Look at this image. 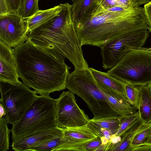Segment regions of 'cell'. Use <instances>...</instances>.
Listing matches in <instances>:
<instances>
[{"label": "cell", "mask_w": 151, "mask_h": 151, "mask_svg": "<svg viewBox=\"0 0 151 151\" xmlns=\"http://www.w3.org/2000/svg\"><path fill=\"white\" fill-rule=\"evenodd\" d=\"M73 22L82 46L101 47L127 33L150 29L144 7H106L97 0Z\"/></svg>", "instance_id": "cell-1"}, {"label": "cell", "mask_w": 151, "mask_h": 151, "mask_svg": "<svg viewBox=\"0 0 151 151\" xmlns=\"http://www.w3.org/2000/svg\"><path fill=\"white\" fill-rule=\"evenodd\" d=\"M13 49L19 78L37 94L49 96L66 88L71 68L60 53L43 49L28 41Z\"/></svg>", "instance_id": "cell-2"}, {"label": "cell", "mask_w": 151, "mask_h": 151, "mask_svg": "<svg viewBox=\"0 0 151 151\" xmlns=\"http://www.w3.org/2000/svg\"><path fill=\"white\" fill-rule=\"evenodd\" d=\"M71 7L67 3L59 15L28 32L27 41L60 53L72 63L74 70H85L89 67L72 19Z\"/></svg>", "instance_id": "cell-3"}, {"label": "cell", "mask_w": 151, "mask_h": 151, "mask_svg": "<svg viewBox=\"0 0 151 151\" xmlns=\"http://www.w3.org/2000/svg\"><path fill=\"white\" fill-rule=\"evenodd\" d=\"M66 88L84 100L93 114L92 120L122 116L111 107L105 94L98 86L89 68L74 70L70 73Z\"/></svg>", "instance_id": "cell-4"}, {"label": "cell", "mask_w": 151, "mask_h": 151, "mask_svg": "<svg viewBox=\"0 0 151 151\" xmlns=\"http://www.w3.org/2000/svg\"><path fill=\"white\" fill-rule=\"evenodd\" d=\"M56 101L49 96H38L20 119L12 125V142L57 127Z\"/></svg>", "instance_id": "cell-5"}, {"label": "cell", "mask_w": 151, "mask_h": 151, "mask_svg": "<svg viewBox=\"0 0 151 151\" xmlns=\"http://www.w3.org/2000/svg\"><path fill=\"white\" fill-rule=\"evenodd\" d=\"M107 72L126 83L148 85L151 82V53L145 48L131 50Z\"/></svg>", "instance_id": "cell-6"}, {"label": "cell", "mask_w": 151, "mask_h": 151, "mask_svg": "<svg viewBox=\"0 0 151 151\" xmlns=\"http://www.w3.org/2000/svg\"><path fill=\"white\" fill-rule=\"evenodd\" d=\"M22 83L14 84L0 81V103L4 107L8 124L19 121L38 97Z\"/></svg>", "instance_id": "cell-7"}, {"label": "cell", "mask_w": 151, "mask_h": 151, "mask_svg": "<svg viewBox=\"0 0 151 151\" xmlns=\"http://www.w3.org/2000/svg\"><path fill=\"white\" fill-rule=\"evenodd\" d=\"M149 30L133 31L114 39L101 47L103 68L111 69L129 51L142 48L149 35Z\"/></svg>", "instance_id": "cell-8"}, {"label": "cell", "mask_w": 151, "mask_h": 151, "mask_svg": "<svg viewBox=\"0 0 151 151\" xmlns=\"http://www.w3.org/2000/svg\"><path fill=\"white\" fill-rule=\"evenodd\" d=\"M55 110L57 126L60 128L82 126L90 119L77 104L74 94L69 91L63 92L57 99Z\"/></svg>", "instance_id": "cell-9"}, {"label": "cell", "mask_w": 151, "mask_h": 151, "mask_svg": "<svg viewBox=\"0 0 151 151\" xmlns=\"http://www.w3.org/2000/svg\"><path fill=\"white\" fill-rule=\"evenodd\" d=\"M28 33L27 19L18 13L0 15V40L15 48L25 42Z\"/></svg>", "instance_id": "cell-10"}, {"label": "cell", "mask_w": 151, "mask_h": 151, "mask_svg": "<svg viewBox=\"0 0 151 151\" xmlns=\"http://www.w3.org/2000/svg\"><path fill=\"white\" fill-rule=\"evenodd\" d=\"M97 137L87 124L63 128V135L59 144L53 151H84L85 144Z\"/></svg>", "instance_id": "cell-11"}, {"label": "cell", "mask_w": 151, "mask_h": 151, "mask_svg": "<svg viewBox=\"0 0 151 151\" xmlns=\"http://www.w3.org/2000/svg\"><path fill=\"white\" fill-rule=\"evenodd\" d=\"M19 78L13 48L0 40V81L18 84Z\"/></svg>", "instance_id": "cell-12"}, {"label": "cell", "mask_w": 151, "mask_h": 151, "mask_svg": "<svg viewBox=\"0 0 151 151\" xmlns=\"http://www.w3.org/2000/svg\"><path fill=\"white\" fill-rule=\"evenodd\" d=\"M63 128L56 127L37 133L18 141L12 142L11 146L16 151L31 150L50 139L63 135Z\"/></svg>", "instance_id": "cell-13"}, {"label": "cell", "mask_w": 151, "mask_h": 151, "mask_svg": "<svg viewBox=\"0 0 151 151\" xmlns=\"http://www.w3.org/2000/svg\"><path fill=\"white\" fill-rule=\"evenodd\" d=\"M96 83L105 94L111 107L121 116H127L137 111V110L130 104L125 96Z\"/></svg>", "instance_id": "cell-14"}, {"label": "cell", "mask_w": 151, "mask_h": 151, "mask_svg": "<svg viewBox=\"0 0 151 151\" xmlns=\"http://www.w3.org/2000/svg\"><path fill=\"white\" fill-rule=\"evenodd\" d=\"M140 118L118 137L116 143L107 144L105 145V151H131V144L137 133L144 124Z\"/></svg>", "instance_id": "cell-15"}, {"label": "cell", "mask_w": 151, "mask_h": 151, "mask_svg": "<svg viewBox=\"0 0 151 151\" xmlns=\"http://www.w3.org/2000/svg\"><path fill=\"white\" fill-rule=\"evenodd\" d=\"M67 4V3L60 4L53 8L45 10H40L33 16L27 19L28 32L59 15Z\"/></svg>", "instance_id": "cell-16"}, {"label": "cell", "mask_w": 151, "mask_h": 151, "mask_svg": "<svg viewBox=\"0 0 151 151\" xmlns=\"http://www.w3.org/2000/svg\"><path fill=\"white\" fill-rule=\"evenodd\" d=\"M90 70L96 82L125 95V83L110 75L108 73L99 71L92 68Z\"/></svg>", "instance_id": "cell-17"}, {"label": "cell", "mask_w": 151, "mask_h": 151, "mask_svg": "<svg viewBox=\"0 0 151 151\" xmlns=\"http://www.w3.org/2000/svg\"><path fill=\"white\" fill-rule=\"evenodd\" d=\"M141 95L138 111L144 124L151 123V91L148 85L141 86Z\"/></svg>", "instance_id": "cell-18"}, {"label": "cell", "mask_w": 151, "mask_h": 151, "mask_svg": "<svg viewBox=\"0 0 151 151\" xmlns=\"http://www.w3.org/2000/svg\"><path fill=\"white\" fill-rule=\"evenodd\" d=\"M141 86L126 83L125 84V95L130 104L137 110L141 97Z\"/></svg>", "instance_id": "cell-19"}, {"label": "cell", "mask_w": 151, "mask_h": 151, "mask_svg": "<svg viewBox=\"0 0 151 151\" xmlns=\"http://www.w3.org/2000/svg\"><path fill=\"white\" fill-rule=\"evenodd\" d=\"M122 117L98 120L90 119L89 122L96 126L110 131L114 134L117 132L119 128Z\"/></svg>", "instance_id": "cell-20"}, {"label": "cell", "mask_w": 151, "mask_h": 151, "mask_svg": "<svg viewBox=\"0 0 151 151\" xmlns=\"http://www.w3.org/2000/svg\"><path fill=\"white\" fill-rule=\"evenodd\" d=\"M38 2V0H22L21 8L18 14L24 19H27L40 10Z\"/></svg>", "instance_id": "cell-21"}, {"label": "cell", "mask_w": 151, "mask_h": 151, "mask_svg": "<svg viewBox=\"0 0 151 151\" xmlns=\"http://www.w3.org/2000/svg\"><path fill=\"white\" fill-rule=\"evenodd\" d=\"M151 134V123L144 124L135 135L131 144V151L134 147L143 145Z\"/></svg>", "instance_id": "cell-22"}, {"label": "cell", "mask_w": 151, "mask_h": 151, "mask_svg": "<svg viewBox=\"0 0 151 151\" xmlns=\"http://www.w3.org/2000/svg\"><path fill=\"white\" fill-rule=\"evenodd\" d=\"M8 122L5 117L0 118V151H6L9 148V134Z\"/></svg>", "instance_id": "cell-23"}, {"label": "cell", "mask_w": 151, "mask_h": 151, "mask_svg": "<svg viewBox=\"0 0 151 151\" xmlns=\"http://www.w3.org/2000/svg\"><path fill=\"white\" fill-rule=\"evenodd\" d=\"M139 118V113L138 111L132 114L122 116L120 126L117 132L112 135L111 138L119 137L137 121Z\"/></svg>", "instance_id": "cell-24"}, {"label": "cell", "mask_w": 151, "mask_h": 151, "mask_svg": "<svg viewBox=\"0 0 151 151\" xmlns=\"http://www.w3.org/2000/svg\"><path fill=\"white\" fill-rule=\"evenodd\" d=\"M22 0H0V15L13 12L19 13Z\"/></svg>", "instance_id": "cell-25"}, {"label": "cell", "mask_w": 151, "mask_h": 151, "mask_svg": "<svg viewBox=\"0 0 151 151\" xmlns=\"http://www.w3.org/2000/svg\"><path fill=\"white\" fill-rule=\"evenodd\" d=\"M93 0H78L71 5V18L73 21L80 17L91 4Z\"/></svg>", "instance_id": "cell-26"}, {"label": "cell", "mask_w": 151, "mask_h": 151, "mask_svg": "<svg viewBox=\"0 0 151 151\" xmlns=\"http://www.w3.org/2000/svg\"><path fill=\"white\" fill-rule=\"evenodd\" d=\"M90 129L97 136L99 137L102 141V144L105 145L108 143L114 134L110 131L104 128L96 126L90 122L87 123Z\"/></svg>", "instance_id": "cell-27"}, {"label": "cell", "mask_w": 151, "mask_h": 151, "mask_svg": "<svg viewBox=\"0 0 151 151\" xmlns=\"http://www.w3.org/2000/svg\"><path fill=\"white\" fill-rule=\"evenodd\" d=\"M63 135L54 137L48 139L32 149L30 151H53L58 145Z\"/></svg>", "instance_id": "cell-28"}, {"label": "cell", "mask_w": 151, "mask_h": 151, "mask_svg": "<svg viewBox=\"0 0 151 151\" xmlns=\"http://www.w3.org/2000/svg\"><path fill=\"white\" fill-rule=\"evenodd\" d=\"M103 6L112 7L122 6L134 7L130 0H97Z\"/></svg>", "instance_id": "cell-29"}, {"label": "cell", "mask_w": 151, "mask_h": 151, "mask_svg": "<svg viewBox=\"0 0 151 151\" xmlns=\"http://www.w3.org/2000/svg\"><path fill=\"white\" fill-rule=\"evenodd\" d=\"M102 145V141L101 138L97 136L85 144L84 146V151H99Z\"/></svg>", "instance_id": "cell-30"}, {"label": "cell", "mask_w": 151, "mask_h": 151, "mask_svg": "<svg viewBox=\"0 0 151 151\" xmlns=\"http://www.w3.org/2000/svg\"><path fill=\"white\" fill-rule=\"evenodd\" d=\"M144 5L143 7L145 14L149 26V31L151 32V0Z\"/></svg>", "instance_id": "cell-31"}, {"label": "cell", "mask_w": 151, "mask_h": 151, "mask_svg": "<svg viewBox=\"0 0 151 151\" xmlns=\"http://www.w3.org/2000/svg\"><path fill=\"white\" fill-rule=\"evenodd\" d=\"M132 151H151V145H146L133 148Z\"/></svg>", "instance_id": "cell-32"}, {"label": "cell", "mask_w": 151, "mask_h": 151, "mask_svg": "<svg viewBox=\"0 0 151 151\" xmlns=\"http://www.w3.org/2000/svg\"><path fill=\"white\" fill-rule=\"evenodd\" d=\"M133 7L139 6L142 4H145L149 2L150 0H130Z\"/></svg>", "instance_id": "cell-33"}, {"label": "cell", "mask_w": 151, "mask_h": 151, "mask_svg": "<svg viewBox=\"0 0 151 151\" xmlns=\"http://www.w3.org/2000/svg\"><path fill=\"white\" fill-rule=\"evenodd\" d=\"M6 114L5 109L3 105L0 103V118L3 116H4Z\"/></svg>", "instance_id": "cell-34"}, {"label": "cell", "mask_w": 151, "mask_h": 151, "mask_svg": "<svg viewBox=\"0 0 151 151\" xmlns=\"http://www.w3.org/2000/svg\"><path fill=\"white\" fill-rule=\"evenodd\" d=\"M151 145V134L150 136V138L149 139H148V140L144 145Z\"/></svg>", "instance_id": "cell-35"}, {"label": "cell", "mask_w": 151, "mask_h": 151, "mask_svg": "<svg viewBox=\"0 0 151 151\" xmlns=\"http://www.w3.org/2000/svg\"><path fill=\"white\" fill-rule=\"evenodd\" d=\"M78 1V0H72V1L73 2V4H75Z\"/></svg>", "instance_id": "cell-36"}, {"label": "cell", "mask_w": 151, "mask_h": 151, "mask_svg": "<svg viewBox=\"0 0 151 151\" xmlns=\"http://www.w3.org/2000/svg\"><path fill=\"white\" fill-rule=\"evenodd\" d=\"M148 85L149 86L150 89L151 91V82L149 83Z\"/></svg>", "instance_id": "cell-37"}]
</instances>
